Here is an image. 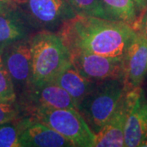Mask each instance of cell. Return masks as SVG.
Segmentation results:
<instances>
[{
	"instance_id": "1",
	"label": "cell",
	"mask_w": 147,
	"mask_h": 147,
	"mask_svg": "<svg viewBox=\"0 0 147 147\" xmlns=\"http://www.w3.org/2000/svg\"><path fill=\"white\" fill-rule=\"evenodd\" d=\"M137 32L124 22L76 15L66 21L57 34L70 53H89L124 58Z\"/></svg>"
},
{
	"instance_id": "2",
	"label": "cell",
	"mask_w": 147,
	"mask_h": 147,
	"mask_svg": "<svg viewBox=\"0 0 147 147\" xmlns=\"http://www.w3.org/2000/svg\"><path fill=\"white\" fill-rule=\"evenodd\" d=\"M30 47L32 87L52 82L71 63V54L57 33L34 32L30 37Z\"/></svg>"
},
{
	"instance_id": "3",
	"label": "cell",
	"mask_w": 147,
	"mask_h": 147,
	"mask_svg": "<svg viewBox=\"0 0 147 147\" xmlns=\"http://www.w3.org/2000/svg\"><path fill=\"white\" fill-rule=\"evenodd\" d=\"M126 91L123 79L99 81L79 102L77 110L94 133L109 121Z\"/></svg>"
},
{
	"instance_id": "4",
	"label": "cell",
	"mask_w": 147,
	"mask_h": 147,
	"mask_svg": "<svg viewBox=\"0 0 147 147\" xmlns=\"http://www.w3.org/2000/svg\"><path fill=\"white\" fill-rule=\"evenodd\" d=\"M31 117L52 127L76 147H94L95 133L78 110L31 106Z\"/></svg>"
},
{
	"instance_id": "5",
	"label": "cell",
	"mask_w": 147,
	"mask_h": 147,
	"mask_svg": "<svg viewBox=\"0 0 147 147\" xmlns=\"http://www.w3.org/2000/svg\"><path fill=\"white\" fill-rule=\"evenodd\" d=\"M30 26L36 31L57 33L76 16L66 0H14Z\"/></svg>"
},
{
	"instance_id": "6",
	"label": "cell",
	"mask_w": 147,
	"mask_h": 147,
	"mask_svg": "<svg viewBox=\"0 0 147 147\" xmlns=\"http://www.w3.org/2000/svg\"><path fill=\"white\" fill-rule=\"evenodd\" d=\"M30 37L11 44L1 54L3 64L13 83L16 100L19 98L20 101L32 87Z\"/></svg>"
},
{
	"instance_id": "7",
	"label": "cell",
	"mask_w": 147,
	"mask_h": 147,
	"mask_svg": "<svg viewBox=\"0 0 147 147\" xmlns=\"http://www.w3.org/2000/svg\"><path fill=\"white\" fill-rule=\"evenodd\" d=\"M71 62L85 78L99 82L110 79H124V58L89 53H74Z\"/></svg>"
},
{
	"instance_id": "8",
	"label": "cell",
	"mask_w": 147,
	"mask_h": 147,
	"mask_svg": "<svg viewBox=\"0 0 147 147\" xmlns=\"http://www.w3.org/2000/svg\"><path fill=\"white\" fill-rule=\"evenodd\" d=\"M141 87L127 90L109 121L100 131L95 133L94 147H123L124 127L127 118Z\"/></svg>"
},
{
	"instance_id": "9",
	"label": "cell",
	"mask_w": 147,
	"mask_h": 147,
	"mask_svg": "<svg viewBox=\"0 0 147 147\" xmlns=\"http://www.w3.org/2000/svg\"><path fill=\"white\" fill-rule=\"evenodd\" d=\"M18 126L21 147H74L62 135L32 117L18 122Z\"/></svg>"
},
{
	"instance_id": "10",
	"label": "cell",
	"mask_w": 147,
	"mask_h": 147,
	"mask_svg": "<svg viewBox=\"0 0 147 147\" xmlns=\"http://www.w3.org/2000/svg\"><path fill=\"white\" fill-rule=\"evenodd\" d=\"M147 75V39L137 31L124 57V84L126 90L141 87Z\"/></svg>"
},
{
	"instance_id": "11",
	"label": "cell",
	"mask_w": 147,
	"mask_h": 147,
	"mask_svg": "<svg viewBox=\"0 0 147 147\" xmlns=\"http://www.w3.org/2000/svg\"><path fill=\"white\" fill-rule=\"evenodd\" d=\"M35 32L15 3L0 10V56L6 47Z\"/></svg>"
},
{
	"instance_id": "12",
	"label": "cell",
	"mask_w": 147,
	"mask_h": 147,
	"mask_svg": "<svg viewBox=\"0 0 147 147\" xmlns=\"http://www.w3.org/2000/svg\"><path fill=\"white\" fill-rule=\"evenodd\" d=\"M40 105L57 109H73L77 106L68 92L54 82H48L40 86L32 87L26 96L21 100V104Z\"/></svg>"
},
{
	"instance_id": "13",
	"label": "cell",
	"mask_w": 147,
	"mask_h": 147,
	"mask_svg": "<svg viewBox=\"0 0 147 147\" xmlns=\"http://www.w3.org/2000/svg\"><path fill=\"white\" fill-rule=\"evenodd\" d=\"M147 132V93L141 88L127 118L124 127V146H140Z\"/></svg>"
},
{
	"instance_id": "14",
	"label": "cell",
	"mask_w": 147,
	"mask_h": 147,
	"mask_svg": "<svg viewBox=\"0 0 147 147\" xmlns=\"http://www.w3.org/2000/svg\"><path fill=\"white\" fill-rule=\"evenodd\" d=\"M53 82L65 90L74 101L76 106L83 100L85 96L89 93L96 84L85 78L78 71L72 62L65 68L53 79Z\"/></svg>"
},
{
	"instance_id": "15",
	"label": "cell",
	"mask_w": 147,
	"mask_h": 147,
	"mask_svg": "<svg viewBox=\"0 0 147 147\" xmlns=\"http://www.w3.org/2000/svg\"><path fill=\"white\" fill-rule=\"evenodd\" d=\"M106 19L121 21L138 30L141 15L134 0H100Z\"/></svg>"
},
{
	"instance_id": "16",
	"label": "cell",
	"mask_w": 147,
	"mask_h": 147,
	"mask_svg": "<svg viewBox=\"0 0 147 147\" xmlns=\"http://www.w3.org/2000/svg\"><path fill=\"white\" fill-rule=\"evenodd\" d=\"M76 15L90 16L106 19L100 0H66Z\"/></svg>"
},
{
	"instance_id": "17",
	"label": "cell",
	"mask_w": 147,
	"mask_h": 147,
	"mask_svg": "<svg viewBox=\"0 0 147 147\" xmlns=\"http://www.w3.org/2000/svg\"><path fill=\"white\" fill-rule=\"evenodd\" d=\"M0 100L16 102V94L13 83L0 56Z\"/></svg>"
},
{
	"instance_id": "18",
	"label": "cell",
	"mask_w": 147,
	"mask_h": 147,
	"mask_svg": "<svg viewBox=\"0 0 147 147\" xmlns=\"http://www.w3.org/2000/svg\"><path fill=\"white\" fill-rule=\"evenodd\" d=\"M0 147H21L18 122L13 120L0 124Z\"/></svg>"
},
{
	"instance_id": "19",
	"label": "cell",
	"mask_w": 147,
	"mask_h": 147,
	"mask_svg": "<svg viewBox=\"0 0 147 147\" xmlns=\"http://www.w3.org/2000/svg\"><path fill=\"white\" fill-rule=\"evenodd\" d=\"M21 113L20 104L0 100V124L16 120Z\"/></svg>"
},
{
	"instance_id": "20",
	"label": "cell",
	"mask_w": 147,
	"mask_h": 147,
	"mask_svg": "<svg viewBox=\"0 0 147 147\" xmlns=\"http://www.w3.org/2000/svg\"><path fill=\"white\" fill-rule=\"evenodd\" d=\"M137 31L142 32L147 39V9L142 13V16H141L140 21H139V27H138Z\"/></svg>"
},
{
	"instance_id": "21",
	"label": "cell",
	"mask_w": 147,
	"mask_h": 147,
	"mask_svg": "<svg viewBox=\"0 0 147 147\" xmlns=\"http://www.w3.org/2000/svg\"><path fill=\"white\" fill-rule=\"evenodd\" d=\"M140 15L147 9V0H134Z\"/></svg>"
},
{
	"instance_id": "22",
	"label": "cell",
	"mask_w": 147,
	"mask_h": 147,
	"mask_svg": "<svg viewBox=\"0 0 147 147\" xmlns=\"http://www.w3.org/2000/svg\"><path fill=\"white\" fill-rule=\"evenodd\" d=\"M14 3V0H0V10L7 6L13 4Z\"/></svg>"
},
{
	"instance_id": "23",
	"label": "cell",
	"mask_w": 147,
	"mask_h": 147,
	"mask_svg": "<svg viewBox=\"0 0 147 147\" xmlns=\"http://www.w3.org/2000/svg\"><path fill=\"white\" fill-rule=\"evenodd\" d=\"M140 146L147 147V132H146V136H145L144 138H143V140H142V143H141V145H140Z\"/></svg>"
}]
</instances>
